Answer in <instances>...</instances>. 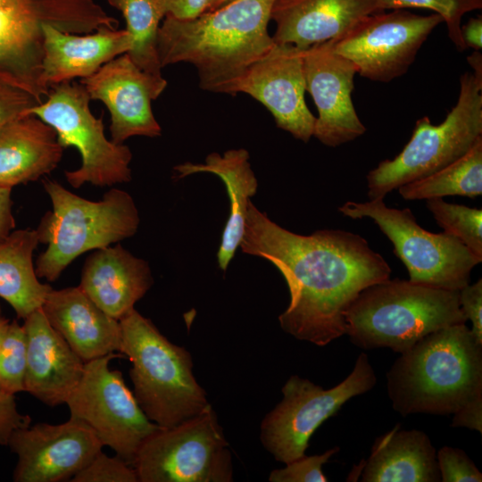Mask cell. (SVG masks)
<instances>
[{"mask_svg": "<svg viewBox=\"0 0 482 482\" xmlns=\"http://www.w3.org/2000/svg\"><path fill=\"white\" fill-rule=\"evenodd\" d=\"M242 252L269 261L287 282L290 301L278 316L283 331L324 346L345 335V312L365 287L390 278L391 268L358 234L289 231L249 202Z\"/></svg>", "mask_w": 482, "mask_h": 482, "instance_id": "obj_1", "label": "cell"}, {"mask_svg": "<svg viewBox=\"0 0 482 482\" xmlns=\"http://www.w3.org/2000/svg\"><path fill=\"white\" fill-rule=\"evenodd\" d=\"M275 0H235L187 20L165 16L158 31L162 67L192 64L202 89L230 95L242 75L273 46Z\"/></svg>", "mask_w": 482, "mask_h": 482, "instance_id": "obj_2", "label": "cell"}, {"mask_svg": "<svg viewBox=\"0 0 482 482\" xmlns=\"http://www.w3.org/2000/svg\"><path fill=\"white\" fill-rule=\"evenodd\" d=\"M386 378L392 408L403 417L453 414L482 395V344L466 323L438 329L400 353Z\"/></svg>", "mask_w": 482, "mask_h": 482, "instance_id": "obj_3", "label": "cell"}, {"mask_svg": "<svg viewBox=\"0 0 482 482\" xmlns=\"http://www.w3.org/2000/svg\"><path fill=\"white\" fill-rule=\"evenodd\" d=\"M345 335L363 350L387 347L403 353L438 329L466 323L459 290L398 278L362 289L345 312Z\"/></svg>", "mask_w": 482, "mask_h": 482, "instance_id": "obj_4", "label": "cell"}, {"mask_svg": "<svg viewBox=\"0 0 482 482\" xmlns=\"http://www.w3.org/2000/svg\"><path fill=\"white\" fill-rule=\"evenodd\" d=\"M120 323V353L131 362L133 394L151 421L161 428H171L210 404L194 376L192 356L185 347L168 340L136 309Z\"/></svg>", "mask_w": 482, "mask_h": 482, "instance_id": "obj_5", "label": "cell"}, {"mask_svg": "<svg viewBox=\"0 0 482 482\" xmlns=\"http://www.w3.org/2000/svg\"><path fill=\"white\" fill-rule=\"evenodd\" d=\"M52 209L36 229L46 249L36 260L38 278L55 281L82 253L109 246L133 237L140 218L133 197L112 188L100 201L81 197L55 180H45Z\"/></svg>", "mask_w": 482, "mask_h": 482, "instance_id": "obj_6", "label": "cell"}, {"mask_svg": "<svg viewBox=\"0 0 482 482\" xmlns=\"http://www.w3.org/2000/svg\"><path fill=\"white\" fill-rule=\"evenodd\" d=\"M118 25L94 0H0V80L42 103L50 90L42 79L44 26L84 35Z\"/></svg>", "mask_w": 482, "mask_h": 482, "instance_id": "obj_7", "label": "cell"}, {"mask_svg": "<svg viewBox=\"0 0 482 482\" xmlns=\"http://www.w3.org/2000/svg\"><path fill=\"white\" fill-rule=\"evenodd\" d=\"M482 83L473 73L460 79V94L445 120L434 125L419 119L409 142L392 160H384L366 179L370 200L383 198L411 181L423 179L463 156L482 137Z\"/></svg>", "mask_w": 482, "mask_h": 482, "instance_id": "obj_8", "label": "cell"}, {"mask_svg": "<svg viewBox=\"0 0 482 482\" xmlns=\"http://www.w3.org/2000/svg\"><path fill=\"white\" fill-rule=\"evenodd\" d=\"M338 211L353 220L371 219L392 243L412 283L460 290L470 284L473 268L481 262L456 237L427 231L409 208L387 207L383 198L348 201Z\"/></svg>", "mask_w": 482, "mask_h": 482, "instance_id": "obj_9", "label": "cell"}, {"mask_svg": "<svg viewBox=\"0 0 482 482\" xmlns=\"http://www.w3.org/2000/svg\"><path fill=\"white\" fill-rule=\"evenodd\" d=\"M139 482H230L229 443L209 404L171 428H159L139 447L133 465Z\"/></svg>", "mask_w": 482, "mask_h": 482, "instance_id": "obj_10", "label": "cell"}, {"mask_svg": "<svg viewBox=\"0 0 482 482\" xmlns=\"http://www.w3.org/2000/svg\"><path fill=\"white\" fill-rule=\"evenodd\" d=\"M89 101L81 84L62 82L53 86L46 101L36 104L26 114H34L50 125L63 148L74 146L79 152L80 167L64 172L72 187L86 183L111 187L129 182L132 153L128 145L105 137L103 119L94 116Z\"/></svg>", "mask_w": 482, "mask_h": 482, "instance_id": "obj_11", "label": "cell"}, {"mask_svg": "<svg viewBox=\"0 0 482 482\" xmlns=\"http://www.w3.org/2000/svg\"><path fill=\"white\" fill-rule=\"evenodd\" d=\"M376 383L374 369L364 352L357 357L351 373L329 389L291 376L281 389L282 400L262 420V445L284 464L304 456L317 428L347 401L371 390Z\"/></svg>", "mask_w": 482, "mask_h": 482, "instance_id": "obj_12", "label": "cell"}, {"mask_svg": "<svg viewBox=\"0 0 482 482\" xmlns=\"http://www.w3.org/2000/svg\"><path fill=\"white\" fill-rule=\"evenodd\" d=\"M122 353H109L85 362L82 377L66 401L71 417L82 420L103 445L132 466L143 442L159 428L138 405L122 374L110 362Z\"/></svg>", "mask_w": 482, "mask_h": 482, "instance_id": "obj_13", "label": "cell"}, {"mask_svg": "<svg viewBox=\"0 0 482 482\" xmlns=\"http://www.w3.org/2000/svg\"><path fill=\"white\" fill-rule=\"evenodd\" d=\"M443 21L437 13L383 11L365 17L333 40L334 48L354 64L362 77L389 82L407 72L423 43Z\"/></svg>", "mask_w": 482, "mask_h": 482, "instance_id": "obj_14", "label": "cell"}, {"mask_svg": "<svg viewBox=\"0 0 482 482\" xmlns=\"http://www.w3.org/2000/svg\"><path fill=\"white\" fill-rule=\"evenodd\" d=\"M8 446L18 456L16 482L71 480L104 446L94 430L70 417L58 425L37 423L15 430Z\"/></svg>", "mask_w": 482, "mask_h": 482, "instance_id": "obj_15", "label": "cell"}, {"mask_svg": "<svg viewBox=\"0 0 482 482\" xmlns=\"http://www.w3.org/2000/svg\"><path fill=\"white\" fill-rule=\"evenodd\" d=\"M303 51L275 43L237 79L230 95L252 96L268 109L278 128L307 143L313 137L316 117L304 100Z\"/></svg>", "mask_w": 482, "mask_h": 482, "instance_id": "obj_16", "label": "cell"}, {"mask_svg": "<svg viewBox=\"0 0 482 482\" xmlns=\"http://www.w3.org/2000/svg\"><path fill=\"white\" fill-rule=\"evenodd\" d=\"M303 57L306 91L318 110L313 137L337 147L362 136L366 128L352 100L354 64L335 50L333 40L304 49Z\"/></svg>", "mask_w": 482, "mask_h": 482, "instance_id": "obj_17", "label": "cell"}, {"mask_svg": "<svg viewBox=\"0 0 482 482\" xmlns=\"http://www.w3.org/2000/svg\"><path fill=\"white\" fill-rule=\"evenodd\" d=\"M90 100L103 102L111 116L112 141L123 144L135 136L162 135L151 102L162 92L127 54L104 64L91 76L81 79Z\"/></svg>", "mask_w": 482, "mask_h": 482, "instance_id": "obj_18", "label": "cell"}, {"mask_svg": "<svg viewBox=\"0 0 482 482\" xmlns=\"http://www.w3.org/2000/svg\"><path fill=\"white\" fill-rule=\"evenodd\" d=\"M27 363L24 391L50 407L65 403L85 362L50 325L41 307L24 319Z\"/></svg>", "mask_w": 482, "mask_h": 482, "instance_id": "obj_19", "label": "cell"}, {"mask_svg": "<svg viewBox=\"0 0 482 482\" xmlns=\"http://www.w3.org/2000/svg\"><path fill=\"white\" fill-rule=\"evenodd\" d=\"M380 12L377 0H275L272 39L304 50L338 39L365 17Z\"/></svg>", "mask_w": 482, "mask_h": 482, "instance_id": "obj_20", "label": "cell"}, {"mask_svg": "<svg viewBox=\"0 0 482 482\" xmlns=\"http://www.w3.org/2000/svg\"><path fill=\"white\" fill-rule=\"evenodd\" d=\"M153 284L148 262L116 245L96 249L87 257L79 287L106 314L120 320Z\"/></svg>", "mask_w": 482, "mask_h": 482, "instance_id": "obj_21", "label": "cell"}, {"mask_svg": "<svg viewBox=\"0 0 482 482\" xmlns=\"http://www.w3.org/2000/svg\"><path fill=\"white\" fill-rule=\"evenodd\" d=\"M41 309L50 325L84 362L120 352V320L101 310L79 286L52 288Z\"/></svg>", "mask_w": 482, "mask_h": 482, "instance_id": "obj_22", "label": "cell"}, {"mask_svg": "<svg viewBox=\"0 0 482 482\" xmlns=\"http://www.w3.org/2000/svg\"><path fill=\"white\" fill-rule=\"evenodd\" d=\"M42 79L49 89L75 78L85 79L104 64L129 52L131 38L125 29L101 28L79 35L44 26Z\"/></svg>", "mask_w": 482, "mask_h": 482, "instance_id": "obj_23", "label": "cell"}, {"mask_svg": "<svg viewBox=\"0 0 482 482\" xmlns=\"http://www.w3.org/2000/svg\"><path fill=\"white\" fill-rule=\"evenodd\" d=\"M63 149L55 130L34 114L7 122L0 128V185L12 187L50 173Z\"/></svg>", "mask_w": 482, "mask_h": 482, "instance_id": "obj_24", "label": "cell"}, {"mask_svg": "<svg viewBox=\"0 0 482 482\" xmlns=\"http://www.w3.org/2000/svg\"><path fill=\"white\" fill-rule=\"evenodd\" d=\"M361 466L362 482H440L436 451L428 436L396 424L378 436Z\"/></svg>", "mask_w": 482, "mask_h": 482, "instance_id": "obj_25", "label": "cell"}, {"mask_svg": "<svg viewBox=\"0 0 482 482\" xmlns=\"http://www.w3.org/2000/svg\"><path fill=\"white\" fill-rule=\"evenodd\" d=\"M250 154L245 148L229 149L222 154L211 153L204 163L184 162L174 167L178 179L195 173H212L224 183L229 197L230 208L217 253L219 268L225 271L241 241L246 211L258 188V181L249 162Z\"/></svg>", "mask_w": 482, "mask_h": 482, "instance_id": "obj_26", "label": "cell"}, {"mask_svg": "<svg viewBox=\"0 0 482 482\" xmlns=\"http://www.w3.org/2000/svg\"><path fill=\"white\" fill-rule=\"evenodd\" d=\"M38 244L36 229L12 230L0 241V297L23 320L42 306L52 289L39 281L33 264Z\"/></svg>", "mask_w": 482, "mask_h": 482, "instance_id": "obj_27", "label": "cell"}, {"mask_svg": "<svg viewBox=\"0 0 482 482\" xmlns=\"http://www.w3.org/2000/svg\"><path fill=\"white\" fill-rule=\"evenodd\" d=\"M123 15L131 38L126 53L132 62L144 72L162 93L167 80L162 77L158 54V31L165 17L157 0H107Z\"/></svg>", "mask_w": 482, "mask_h": 482, "instance_id": "obj_28", "label": "cell"}, {"mask_svg": "<svg viewBox=\"0 0 482 482\" xmlns=\"http://www.w3.org/2000/svg\"><path fill=\"white\" fill-rule=\"evenodd\" d=\"M405 200H428L447 195L474 198L482 194V137L461 158L431 175L397 188Z\"/></svg>", "mask_w": 482, "mask_h": 482, "instance_id": "obj_29", "label": "cell"}, {"mask_svg": "<svg viewBox=\"0 0 482 482\" xmlns=\"http://www.w3.org/2000/svg\"><path fill=\"white\" fill-rule=\"evenodd\" d=\"M426 206L444 232L460 240L482 262V210L450 204L443 198L428 199Z\"/></svg>", "mask_w": 482, "mask_h": 482, "instance_id": "obj_30", "label": "cell"}, {"mask_svg": "<svg viewBox=\"0 0 482 482\" xmlns=\"http://www.w3.org/2000/svg\"><path fill=\"white\" fill-rule=\"evenodd\" d=\"M27 340L23 326L10 321L0 348V391L14 395L24 391Z\"/></svg>", "mask_w": 482, "mask_h": 482, "instance_id": "obj_31", "label": "cell"}, {"mask_svg": "<svg viewBox=\"0 0 482 482\" xmlns=\"http://www.w3.org/2000/svg\"><path fill=\"white\" fill-rule=\"evenodd\" d=\"M377 2L381 11L423 8L435 12L445 22L448 36L460 51L466 49L461 31L462 16L482 8V0H377Z\"/></svg>", "mask_w": 482, "mask_h": 482, "instance_id": "obj_32", "label": "cell"}, {"mask_svg": "<svg viewBox=\"0 0 482 482\" xmlns=\"http://www.w3.org/2000/svg\"><path fill=\"white\" fill-rule=\"evenodd\" d=\"M70 481L71 482H138L134 468L119 456L99 452Z\"/></svg>", "mask_w": 482, "mask_h": 482, "instance_id": "obj_33", "label": "cell"}, {"mask_svg": "<svg viewBox=\"0 0 482 482\" xmlns=\"http://www.w3.org/2000/svg\"><path fill=\"white\" fill-rule=\"evenodd\" d=\"M339 451L336 446L322 454L303 456L287 464L283 469L273 470L270 476V482H327L322 466L332 455Z\"/></svg>", "mask_w": 482, "mask_h": 482, "instance_id": "obj_34", "label": "cell"}, {"mask_svg": "<svg viewBox=\"0 0 482 482\" xmlns=\"http://www.w3.org/2000/svg\"><path fill=\"white\" fill-rule=\"evenodd\" d=\"M436 460L443 482L482 481V473L462 449L444 446L436 452Z\"/></svg>", "mask_w": 482, "mask_h": 482, "instance_id": "obj_35", "label": "cell"}, {"mask_svg": "<svg viewBox=\"0 0 482 482\" xmlns=\"http://www.w3.org/2000/svg\"><path fill=\"white\" fill-rule=\"evenodd\" d=\"M40 104L29 93L0 80V128Z\"/></svg>", "mask_w": 482, "mask_h": 482, "instance_id": "obj_36", "label": "cell"}, {"mask_svg": "<svg viewBox=\"0 0 482 482\" xmlns=\"http://www.w3.org/2000/svg\"><path fill=\"white\" fill-rule=\"evenodd\" d=\"M459 302L467 320L472 323L471 333L482 344V278L460 289Z\"/></svg>", "mask_w": 482, "mask_h": 482, "instance_id": "obj_37", "label": "cell"}, {"mask_svg": "<svg viewBox=\"0 0 482 482\" xmlns=\"http://www.w3.org/2000/svg\"><path fill=\"white\" fill-rule=\"evenodd\" d=\"M31 419L18 411L14 395L0 391V445H8L12 433L30 426Z\"/></svg>", "mask_w": 482, "mask_h": 482, "instance_id": "obj_38", "label": "cell"}, {"mask_svg": "<svg viewBox=\"0 0 482 482\" xmlns=\"http://www.w3.org/2000/svg\"><path fill=\"white\" fill-rule=\"evenodd\" d=\"M164 15L179 20L195 18L207 10L210 0H157Z\"/></svg>", "mask_w": 482, "mask_h": 482, "instance_id": "obj_39", "label": "cell"}, {"mask_svg": "<svg viewBox=\"0 0 482 482\" xmlns=\"http://www.w3.org/2000/svg\"><path fill=\"white\" fill-rule=\"evenodd\" d=\"M451 427L466 428L482 433V395L478 396L453 414Z\"/></svg>", "mask_w": 482, "mask_h": 482, "instance_id": "obj_40", "label": "cell"}, {"mask_svg": "<svg viewBox=\"0 0 482 482\" xmlns=\"http://www.w3.org/2000/svg\"><path fill=\"white\" fill-rule=\"evenodd\" d=\"M14 227L12 187L0 185V241L4 239Z\"/></svg>", "mask_w": 482, "mask_h": 482, "instance_id": "obj_41", "label": "cell"}, {"mask_svg": "<svg viewBox=\"0 0 482 482\" xmlns=\"http://www.w3.org/2000/svg\"><path fill=\"white\" fill-rule=\"evenodd\" d=\"M461 31L466 48L470 47L475 51H479L482 48L481 16L470 18L465 25L461 27Z\"/></svg>", "mask_w": 482, "mask_h": 482, "instance_id": "obj_42", "label": "cell"}, {"mask_svg": "<svg viewBox=\"0 0 482 482\" xmlns=\"http://www.w3.org/2000/svg\"><path fill=\"white\" fill-rule=\"evenodd\" d=\"M467 61L471 68H473V75L476 79L482 83V54L479 51H475L467 57Z\"/></svg>", "mask_w": 482, "mask_h": 482, "instance_id": "obj_43", "label": "cell"}, {"mask_svg": "<svg viewBox=\"0 0 482 482\" xmlns=\"http://www.w3.org/2000/svg\"><path fill=\"white\" fill-rule=\"evenodd\" d=\"M10 320L3 316H0V348L6 335Z\"/></svg>", "mask_w": 482, "mask_h": 482, "instance_id": "obj_44", "label": "cell"}, {"mask_svg": "<svg viewBox=\"0 0 482 482\" xmlns=\"http://www.w3.org/2000/svg\"><path fill=\"white\" fill-rule=\"evenodd\" d=\"M235 0H210L209 5L206 11H212L218 9L221 6H224ZM205 11V12H206Z\"/></svg>", "mask_w": 482, "mask_h": 482, "instance_id": "obj_45", "label": "cell"}, {"mask_svg": "<svg viewBox=\"0 0 482 482\" xmlns=\"http://www.w3.org/2000/svg\"><path fill=\"white\" fill-rule=\"evenodd\" d=\"M0 316H2V315H1V308H0Z\"/></svg>", "mask_w": 482, "mask_h": 482, "instance_id": "obj_46", "label": "cell"}]
</instances>
